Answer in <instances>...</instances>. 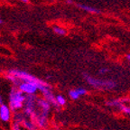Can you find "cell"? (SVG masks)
I'll use <instances>...</instances> for the list:
<instances>
[{
	"instance_id": "obj_14",
	"label": "cell",
	"mask_w": 130,
	"mask_h": 130,
	"mask_svg": "<svg viewBox=\"0 0 130 130\" xmlns=\"http://www.w3.org/2000/svg\"><path fill=\"white\" fill-rule=\"evenodd\" d=\"M53 31H54L55 34H57V35H66V31H65L63 28H61V27L55 26L54 28H53Z\"/></svg>"
},
{
	"instance_id": "obj_15",
	"label": "cell",
	"mask_w": 130,
	"mask_h": 130,
	"mask_svg": "<svg viewBox=\"0 0 130 130\" xmlns=\"http://www.w3.org/2000/svg\"><path fill=\"white\" fill-rule=\"evenodd\" d=\"M24 126L29 130H35V125L32 124V122H29V121H24Z\"/></svg>"
},
{
	"instance_id": "obj_20",
	"label": "cell",
	"mask_w": 130,
	"mask_h": 130,
	"mask_svg": "<svg viewBox=\"0 0 130 130\" xmlns=\"http://www.w3.org/2000/svg\"><path fill=\"white\" fill-rule=\"evenodd\" d=\"M1 105H2V99L0 97V107H1Z\"/></svg>"
},
{
	"instance_id": "obj_5",
	"label": "cell",
	"mask_w": 130,
	"mask_h": 130,
	"mask_svg": "<svg viewBox=\"0 0 130 130\" xmlns=\"http://www.w3.org/2000/svg\"><path fill=\"white\" fill-rule=\"evenodd\" d=\"M35 99L34 95H28L24 100V113L30 116L34 113L35 108Z\"/></svg>"
},
{
	"instance_id": "obj_4",
	"label": "cell",
	"mask_w": 130,
	"mask_h": 130,
	"mask_svg": "<svg viewBox=\"0 0 130 130\" xmlns=\"http://www.w3.org/2000/svg\"><path fill=\"white\" fill-rule=\"evenodd\" d=\"M37 85L32 82H21L19 84V90L27 95H34L37 91Z\"/></svg>"
},
{
	"instance_id": "obj_22",
	"label": "cell",
	"mask_w": 130,
	"mask_h": 130,
	"mask_svg": "<svg viewBox=\"0 0 130 130\" xmlns=\"http://www.w3.org/2000/svg\"><path fill=\"white\" fill-rule=\"evenodd\" d=\"M22 1H24V2H28V0H22Z\"/></svg>"
},
{
	"instance_id": "obj_2",
	"label": "cell",
	"mask_w": 130,
	"mask_h": 130,
	"mask_svg": "<svg viewBox=\"0 0 130 130\" xmlns=\"http://www.w3.org/2000/svg\"><path fill=\"white\" fill-rule=\"evenodd\" d=\"M84 78L89 85H91L92 87L99 89H112L117 86L116 82L114 80L96 79V78H93L91 76L87 75V74H84Z\"/></svg>"
},
{
	"instance_id": "obj_11",
	"label": "cell",
	"mask_w": 130,
	"mask_h": 130,
	"mask_svg": "<svg viewBox=\"0 0 130 130\" xmlns=\"http://www.w3.org/2000/svg\"><path fill=\"white\" fill-rule=\"evenodd\" d=\"M79 8L81 9H83V10L87 11V12H89V13H95V14H99L100 13V10H98L96 8L94 7H91V6H85V5H78Z\"/></svg>"
},
{
	"instance_id": "obj_17",
	"label": "cell",
	"mask_w": 130,
	"mask_h": 130,
	"mask_svg": "<svg viewBox=\"0 0 130 130\" xmlns=\"http://www.w3.org/2000/svg\"><path fill=\"white\" fill-rule=\"evenodd\" d=\"M76 90H77V92L79 93V96L85 95V94L87 93V90H86L84 88H79V89H76Z\"/></svg>"
},
{
	"instance_id": "obj_12",
	"label": "cell",
	"mask_w": 130,
	"mask_h": 130,
	"mask_svg": "<svg viewBox=\"0 0 130 130\" xmlns=\"http://www.w3.org/2000/svg\"><path fill=\"white\" fill-rule=\"evenodd\" d=\"M55 102L58 106H63L66 104V100H65V98L61 95H59L55 97Z\"/></svg>"
},
{
	"instance_id": "obj_8",
	"label": "cell",
	"mask_w": 130,
	"mask_h": 130,
	"mask_svg": "<svg viewBox=\"0 0 130 130\" xmlns=\"http://www.w3.org/2000/svg\"><path fill=\"white\" fill-rule=\"evenodd\" d=\"M37 105H38L39 108H41L42 111H43V114H45V115H48V112L50 110V103H49L47 100H42V99H39L36 101Z\"/></svg>"
},
{
	"instance_id": "obj_23",
	"label": "cell",
	"mask_w": 130,
	"mask_h": 130,
	"mask_svg": "<svg viewBox=\"0 0 130 130\" xmlns=\"http://www.w3.org/2000/svg\"><path fill=\"white\" fill-rule=\"evenodd\" d=\"M0 23H1V19H0Z\"/></svg>"
},
{
	"instance_id": "obj_21",
	"label": "cell",
	"mask_w": 130,
	"mask_h": 130,
	"mask_svg": "<svg viewBox=\"0 0 130 130\" xmlns=\"http://www.w3.org/2000/svg\"><path fill=\"white\" fill-rule=\"evenodd\" d=\"M126 58H127V60L130 61V54H128V55H127V57H126Z\"/></svg>"
},
{
	"instance_id": "obj_19",
	"label": "cell",
	"mask_w": 130,
	"mask_h": 130,
	"mask_svg": "<svg viewBox=\"0 0 130 130\" xmlns=\"http://www.w3.org/2000/svg\"><path fill=\"white\" fill-rule=\"evenodd\" d=\"M12 130H20V126H18V124H14L12 127Z\"/></svg>"
},
{
	"instance_id": "obj_1",
	"label": "cell",
	"mask_w": 130,
	"mask_h": 130,
	"mask_svg": "<svg viewBox=\"0 0 130 130\" xmlns=\"http://www.w3.org/2000/svg\"><path fill=\"white\" fill-rule=\"evenodd\" d=\"M9 75L13 76L14 78H15L16 80H23V82H32L37 85V89L41 91H43L45 89L47 88H51L49 86V84H47L44 81L41 80V79L35 78V76L31 75L29 73L25 72L24 71H20V70H11L8 71Z\"/></svg>"
},
{
	"instance_id": "obj_13",
	"label": "cell",
	"mask_w": 130,
	"mask_h": 130,
	"mask_svg": "<svg viewBox=\"0 0 130 130\" xmlns=\"http://www.w3.org/2000/svg\"><path fill=\"white\" fill-rule=\"evenodd\" d=\"M69 96H70V98H71V100H78L79 98V93L77 92V90L76 89H71V90H70V92H69Z\"/></svg>"
},
{
	"instance_id": "obj_18",
	"label": "cell",
	"mask_w": 130,
	"mask_h": 130,
	"mask_svg": "<svg viewBox=\"0 0 130 130\" xmlns=\"http://www.w3.org/2000/svg\"><path fill=\"white\" fill-rule=\"evenodd\" d=\"M107 71H108V68H101L100 70V74H103V73H106Z\"/></svg>"
},
{
	"instance_id": "obj_10",
	"label": "cell",
	"mask_w": 130,
	"mask_h": 130,
	"mask_svg": "<svg viewBox=\"0 0 130 130\" xmlns=\"http://www.w3.org/2000/svg\"><path fill=\"white\" fill-rule=\"evenodd\" d=\"M37 122H38V126L40 127L44 128L47 125V115L45 114H42L37 118Z\"/></svg>"
},
{
	"instance_id": "obj_6",
	"label": "cell",
	"mask_w": 130,
	"mask_h": 130,
	"mask_svg": "<svg viewBox=\"0 0 130 130\" xmlns=\"http://www.w3.org/2000/svg\"><path fill=\"white\" fill-rule=\"evenodd\" d=\"M11 118V109L6 105L2 104L0 107V119L3 122H8Z\"/></svg>"
},
{
	"instance_id": "obj_7",
	"label": "cell",
	"mask_w": 130,
	"mask_h": 130,
	"mask_svg": "<svg viewBox=\"0 0 130 130\" xmlns=\"http://www.w3.org/2000/svg\"><path fill=\"white\" fill-rule=\"evenodd\" d=\"M42 92H43V96H44L45 100H47L50 104L53 103L56 107H58V105H57L56 102H55V97H54V95H53V92H52L51 88H47V89H45Z\"/></svg>"
},
{
	"instance_id": "obj_3",
	"label": "cell",
	"mask_w": 130,
	"mask_h": 130,
	"mask_svg": "<svg viewBox=\"0 0 130 130\" xmlns=\"http://www.w3.org/2000/svg\"><path fill=\"white\" fill-rule=\"evenodd\" d=\"M9 100H10V109L17 110L23 108V105L25 100V96L20 91V90H14L12 89V91L9 96Z\"/></svg>"
},
{
	"instance_id": "obj_9",
	"label": "cell",
	"mask_w": 130,
	"mask_h": 130,
	"mask_svg": "<svg viewBox=\"0 0 130 130\" xmlns=\"http://www.w3.org/2000/svg\"><path fill=\"white\" fill-rule=\"evenodd\" d=\"M126 102V100H112L110 101H108L107 104L109 107H114V108H120L122 105Z\"/></svg>"
},
{
	"instance_id": "obj_16",
	"label": "cell",
	"mask_w": 130,
	"mask_h": 130,
	"mask_svg": "<svg viewBox=\"0 0 130 130\" xmlns=\"http://www.w3.org/2000/svg\"><path fill=\"white\" fill-rule=\"evenodd\" d=\"M120 109L122 110V111L124 112V113L127 114V115H130V107H128V106H125V105H122L121 107H120Z\"/></svg>"
}]
</instances>
